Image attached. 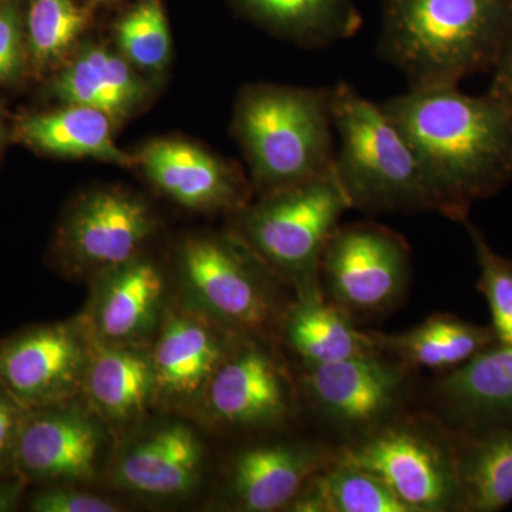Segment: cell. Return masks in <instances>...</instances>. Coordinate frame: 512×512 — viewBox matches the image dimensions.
Wrapping results in <instances>:
<instances>
[{
  "instance_id": "obj_26",
  "label": "cell",
  "mask_w": 512,
  "mask_h": 512,
  "mask_svg": "<svg viewBox=\"0 0 512 512\" xmlns=\"http://www.w3.org/2000/svg\"><path fill=\"white\" fill-rule=\"evenodd\" d=\"M262 26L308 46H326L355 35L359 13L352 0H238Z\"/></svg>"
},
{
  "instance_id": "obj_23",
  "label": "cell",
  "mask_w": 512,
  "mask_h": 512,
  "mask_svg": "<svg viewBox=\"0 0 512 512\" xmlns=\"http://www.w3.org/2000/svg\"><path fill=\"white\" fill-rule=\"evenodd\" d=\"M453 431L461 512H497L512 503V423Z\"/></svg>"
},
{
  "instance_id": "obj_21",
  "label": "cell",
  "mask_w": 512,
  "mask_h": 512,
  "mask_svg": "<svg viewBox=\"0 0 512 512\" xmlns=\"http://www.w3.org/2000/svg\"><path fill=\"white\" fill-rule=\"evenodd\" d=\"M279 330L303 366L383 353L375 332L357 328L355 319L330 302L322 288L296 295L285 309Z\"/></svg>"
},
{
  "instance_id": "obj_4",
  "label": "cell",
  "mask_w": 512,
  "mask_h": 512,
  "mask_svg": "<svg viewBox=\"0 0 512 512\" xmlns=\"http://www.w3.org/2000/svg\"><path fill=\"white\" fill-rule=\"evenodd\" d=\"M339 147L333 171L352 210L437 211L426 173L403 131L348 83L330 89Z\"/></svg>"
},
{
  "instance_id": "obj_31",
  "label": "cell",
  "mask_w": 512,
  "mask_h": 512,
  "mask_svg": "<svg viewBox=\"0 0 512 512\" xmlns=\"http://www.w3.org/2000/svg\"><path fill=\"white\" fill-rule=\"evenodd\" d=\"M25 53V15L19 0H0V83L22 73Z\"/></svg>"
},
{
  "instance_id": "obj_19",
  "label": "cell",
  "mask_w": 512,
  "mask_h": 512,
  "mask_svg": "<svg viewBox=\"0 0 512 512\" xmlns=\"http://www.w3.org/2000/svg\"><path fill=\"white\" fill-rule=\"evenodd\" d=\"M164 296L160 269L147 259L103 274L90 311L94 339L110 345H138L156 326Z\"/></svg>"
},
{
  "instance_id": "obj_17",
  "label": "cell",
  "mask_w": 512,
  "mask_h": 512,
  "mask_svg": "<svg viewBox=\"0 0 512 512\" xmlns=\"http://www.w3.org/2000/svg\"><path fill=\"white\" fill-rule=\"evenodd\" d=\"M441 423L454 431H478L512 423V345L495 343L436 383Z\"/></svg>"
},
{
  "instance_id": "obj_10",
  "label": "cell",
  "mask_w": 512,
  "mask_h": 512,
  "mask_svg": "<svg viewBox=\"0 0 512 512\" xmlns=\"http://www.w3.org/2000/svg\"><path fill=\"white\" fill-rule=\"evenodd\" d=\"M90 340L74 323L33 326L0 342V386L26 412L83 389Z\"/></svg>"
},
{
  "instance_id": "obj_28",
  "label": "cell",
  "mask_w": 512,
  "mask_h": 512,
  "mask_svg": "<svg viewBox=\"0 0 512 512\" xmlns=\"http://www.w3.org/2000/svg\"><path fill=\"white\" fill-rule=\"evenodd\" d=\"M87 25L76 0H30L25 13L26 52L43 69L62 59Z\"/></svg>"
},
{
  "instance_id": "obj_24",
  "label": "cell",
  "mask_w": 512,
  "mask_h": 512,
  "mask_svg": "<svg viewBox=\"0 0 512 512\" xmlns=\"http://www.w3.org/2000/svg\"><path fill=\"white\" fill-rule=\"evenodd\" d=\"M110 117L96 109L67 106L49 113L23 117L15 127L20 143L60 157L96 158L130 167L137 160L113 140Z\"/></svg>"
},
{
  "instance_id": "obj_11",
  "label": "cell",
  "mask_w": 512,
  "mask_h": 512,
  "mask_svg": "<svg viewBox=\"0 0 512 512\" xmlns=\"http://www.w3.org/2000/svg\"><path fill=\"white\" fill-rule=\"evenodd\" d=\"M201 402L211 419L237 430H266L296 414V393L278 357L254 336H239Z\"/></svg>"
},
{
  "instance_id": "obj_32",
  "label": "cell",
  "mask_w": 512,
  "mask_h": 512,
  "mask_svg": "<svg viewBox=\"0 0 512 512\" xmlns=\"http://www.w3.org/2000/svg\"><path fill=\"white\" fill-rule=\"evenodd\" d=\"M35 512H117L121 505L96 494L76 490L70 484H53L37 491L29 501Z\"/></svg>"
},
{
  "instance_id": "obj_13",
  "label": "cell",
  "mask_w": 512,
  "mask_h": 512,
  "mask_svg": "<svg viewBox=\"0 0 512 512\" xmlns=\"http://www.w3.org/2000/svg\"><path fill=\"white\" fill-rule=\"evenodd\" d=\"M239 336L197 308L168 315L150 353L156 400L170 406L201 402Z\"/></svg>"
},
{
  "instance_id": "obj_37",
  "label": "cell",
  "mask_w": 512,
  "mask_h": 512,
  "mask_svg": "<svg viewBox=\"0 0 512 512\" xmlns=\"http://www.w3.org/2000/svg\"><path fill=\"white\" fill-rule=\"evenodd\" d=\"M109 2V0H92L93 5H100V3Z\"/></svg>"
},
{
  "instance_id": "obj_38",
  "label": "cell",
  "mask_w": 512,
  "mask_h": 512,
  "mask_svg": "<svg viewBox=\"0 0 512 512\" xmlns=\"http://www.w3.org/2000/svg\"><path fill=\"white\" fill-rule=\"evenodd\" d=\"M505 3H507V5L510 6V9L512 10V0H505Z\"/></svg>"
},
{
  "instance_id": "obj_20",
  "label": "cell",
  "mask_w": 512,
  "mask_h": 512,
  "mask_svg": "<svg viewBox=\"0 0 512 512\" xmlns=\"http://www.w3.org/2000/svg\"><path fill=\"white\" fill-rule=\"evenodd\" d=\"M83 390L94 412L113 426L143 417L156 400L153 363L138 345H90Z\"/></svg>"
},
{
  "instance_id": "obj_12",
  "label": "cell",
  "mask_w": 512,
  "mask_h": 512,
  "mask_svg": "<svg viewBox=\"0 0 512 512\" xmlns=\"http://www.w3.org/2000/svg\"><path fill=\"white\" fill-rule=\"evenodd\" d=\"M154 227L150 208L136 195L94 191L67 215L59 247L70 268L103 275L137 258Z\"/></svg>"
},
{
  "instance_id": "obj_2",
  "label": "cell",
  "mask_w": 512,
  "mask_h": 512,
  "mask_svg": "<svg viewBox=\"0 0 512 512\" xmlns=\"http://www.w3.org/2000/svg\"><path fill=\"white\" fill-rule=\"evenodd\" d=\"M512 25L505 0H386L379 53L412 89L493 69Z\"/></svg>"
},
{
  "instance_id": "obj_16",
  "label": "cell",
  "mask_w": 512,
  "mask_h": 512,
  "mask_svg": "<svg viewBox=\"0 0 512 512\" xmlns=\"http://www.w3.org/2000/svg\"><path fill=\"white\" fill-rule=\"evenodd\" d=\"M335 451L311 441H276L239 451L228 471L227 494L235 510L286 511Z\"/></svg>"
},
{
  "instance_id": "obj_14",
  "label": "cell",
  "mask_w": 512,
  "mask_h": 512,
  "mask_svg": "<svg viewBox=\"0 0 512 512\" xmlns=\"http://www.w3.org/2000/svg\"><path fill=\"white\" fill-rule=\"evenodd\" d=\"M101 434L87 414L64 404L30 410L15 448V474L39 483L74 484L96 476Z\"/></svg>"
},
{
  "instance_id": "obj_25",
  "label": "cell",
  "mask_w": 512,
  "mask_h": 512,
  "mask_svg": "<svg viewBox=\"0 0 512 512\" xmlns=\"http://www.w3.org/2000/svg\"><path fill=\"white\" fill-rule=\"evenodd\" d=\"M377 345L386 355L412 369L448 372L464 365L497 343L493 329L458 316L439 313L400 333L375 332Z\"/></svg>"
},
{
  "instance_id": "obj_15",
  "label": "cell",
  "mask_w": 512,
  "mask_h": 512,
  "mask_svg": "<svg viewBox=\"0 0 512 512\" xmlns=\"http://www.w3.org/2000/svg\"><path fill=\"white\" fill-rule=\"evenodd\" d=\"M144 174L165 195L191 210L241 211L248 205L247 184L235 168L187 141H150L136 157Z\"/></svg>"
},
{
  "instance_id": "obj_35",
  "label": "cell",
  "mask_w": 512,
  "mask_h": 512,
  "mask_svg": "<svg viewBox=\"0 0 512 512\" xmlns=\"http://www.w3.org/2000/svg\"><path fill=\"white\" fill-rule=\"evenodd\" d=\"M26 480L16 474L0 477V512L15 511L22 498Z\"/></svg>"
},
{
  "instance_id": "obj_6",
  "label": "cell",
  "mask_w": 512,
  "mask_h": 512,
  "mask_svg": "<svg viewBox=\"0 0 512 512\" xmlns=\"http://www.w3.org/2000/svg\"><path fill=\"white\" fill-rule=\"evenodd\" d=\"M335 456L375 474L409 512H461L453 431L437 417L399 414Z\"/></svg>"
},
{
  "instance_id": "obj_36",
  "label": "cell",
  "mask_w": 512,
  "mask_h": 512,
  "mask_svg": "<svg viewBox=\"0 0 512 512\" xmlns=\"http://www.w3.org/2000/svg\"><path fill=\"white\" fill-rule=\"evenodd\" d=\"M2 141H3V126H2V121H0V146H2Z\"/></svg>"
},
{
  "instance_id": "obj_5",
  "label": "cell",
  "mask_w": 512,
  "mask_h": 512,
  "mask_svg": "<svg viewBox=\"0 0 512 512\" xmlns=\"http://www.w3.org/2000/svg\"><path fill=\"white\" fill-rule=\"evenodd\" d=\"M352 210L335 171L264 195L239 211L238 237L299 293L320 285V265L340 218Z\"/></svg>"
},
{
  "instance_id": "obj_27",
  "label": "cell",
  "mask_w": 512,
  "mask_h": 512,
  "mask_svg": "<svg viewBox=\"0 0 512 512\" xmlns=\"http://www.w3.org/2000/svg\"><path fill=\"white\" fill-rule=\"evenodd\" d=\"M286 511L409 512L375 474L340 460L335 454Z\"/></svg>"
},
{
  "instance_id": "obj_9",
  "label": "cell",
  "mask_w": 512,
  "mask_h": 512,
  "mask_svg": "<svg viewBox=\"0 0 512 512\" xmlns=\"http://www.w3.org/2000/svg\"><path fill=\"white\" fill-rule=\"evenodd\" d=\"M412 370L396 357L375 353L303 366L301 386L323 420L355 439L399 416Z\"/></svg>"
},
{
  "instance_id": "obj_30",
  "label": "cell",
  "mask_w": 512,
  "mask_h": 512,
  "mask_svg": "<svg viewBox=\"0 0 512 512\" xmlns=\"http://www.w3.org/2000/svg\"><path fill=\"white\" fill-rule=\"evenodd\" d=\"M467 229L480 269L477 291L490 309V328L497 343L512 345V259L498 254L480 229L470 224Z\"/></svg>"
},
{
  "instance_id": "obj_3",
  "label": "cell",
  "mask_w": 512,
  "mask_h": 512,
  "mask_svg": "<svg viewBox=\"0 0 512 512\" xmlns=\"http://www.w3.org/2000/svg\"><path fill=\"white\" fill-rule=\"evenodd\" d=\"M234 131L262 197L332 170L336 131L330 90L248 87L239 96Z\"/></svg>"
},
{
  "instance_id": "obj_7",
  "label": "cell",
  "mask_w": 512,
  "mask_h": 512,
  "mask_svg": "<svg viewBox=\"0 0 512 512\" xmlns=\"http://www.w3.org/2000/svg\"><path fill=\"white\" fill-rule=\"evenodd\" d=\"M180 271L194 308L241 336L262 338L281 325L288 306L279 305L269 275H275L238 237L187 239Z\"/></svg>"
},
{
  "instance_id": "obj_18",
  "label": "cell",
  "mask_w": 512,
  "mask_h": 512,
  "mask_svg": "<svg viewBox=\"0 0 512 512\" xmlns=\"http://www.w3.org/2000/svg\"><path fill=\"white\" fill-rule=\"evenodd\" d=\"M202 444L188 426L175 423L137 441L117 461L114 485L151 498L190 493L201 477Z\"/></svg>"
},
{
  "instance_id": "obj_1",
  "label": "cell",
  "mask_w": 512,
  "mask_h": 512,
  "mask_svg": "<svg viewBox=\"0 0 512 512\" xmlns=\"http://www.w3.org/2000/svg\"><path fill=\"white\" fill-rule=\"evenodd\" d=\"M382 107L412 144L444 217L467 222L477 201L512 184V119L490 94L410 87Z\"/></svg>"
},
{
  "instance_id": "obj_29",
  "label": "cell",
  "mask_w": 512,
  "mask_h": 512,
  "mask_svg": "<svg viewBox=\"0 0 512 512\" xmlns=\"http://www.w3.org/2000/svg\"><path fill=\"white\" fill-rule=\"evenodd\" d=\"M116 42L128 62L144 70L164 69L171 35L160 0H140L117 22Z\"/></svg>"
},
{
  "instance_id": "obj_34",
  "label": "cell",
  "mask_w": 512,
  "mask_h": 512,
  "mask_svg": "<svg viewBox=\"0 0 512 512\" xmlns=\"http://www.w3.org/2000/svg\"><path fill=\"white\" fill-rule=\"evenodd\" d=\"M491 70L493 80L487 93L507 110L512 119V25Z\"/></svg>"
},
{
  "instance_id": "obj_8",
  "label": "cell",
  "mask_w": 512,
  "mask_h": 512,
  "mask_svg": "<svg viewBox=\"0 0 512 512\" xmlns=\"http://www.w3.org/2000/svg\"><path fill=\"white\" fill-rule=\"evenodd\" d=\"M412 275L406 239L373 222L339 225L320 265V285L350 318H376L403 301Z\"/></svg>"
},
{
  "instance_id": "obj_33",
  "label": "cell",
  "mask_w": 512,
  "mask_h": 512,
  "mask_svg": "<svg viewBox=\"0 0 512 512\" xmlns=\"http://www.w3.org/2000/svg\"><path fill=\"white\" fill-rule=\"evenodd\" d=\"M23 410L0 386V477L15 474V448Z\"/></svg>"
},
{
  "instance_id": "obj_22",
  "label": "cell",
  "mask_w": 512,
  "mask_h": 512,
  "mask_svg": "<svg viewBox=\"0 0 512 512\" xmlns=\"http://www.w3.org/2000/svg\"><path fill=\"white\" fill-rule=\"evenodd\" d=\"M146 93V84L126 57L101 46L84 47L50 84V94L66 106L90 107L111 121L127 117Z\"/></svg>"
}]
</instances>
